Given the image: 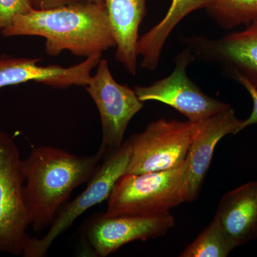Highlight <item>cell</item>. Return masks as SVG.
<instances>
[{
  "label": "cell",
  "instance_id": "cell-13",
  "mask_svg": "<svg viewBox=\"0 0 257 257\" xmlns=\"http://www.w3.org/2000/svg\"><path fill=\"white\" fill-rule=\"evenodd\" d=\"M215 217L236 247L257 239V181L226 192Z\"/></svg>",
  "mask_w": 257,
  "mask_h": 257
},
{
  "label": "cell",
  "instance_id": "cell-17",
  "mask_svg": "<svg viewBox=\"0 0 257 257\" xmlns=\"http://www.w3.org/2000/svg\"><path fill=\"white\" fill-rule=\"evenodd\" d=\"M205 8L226 30L248 26L257 20V0H208Z\"/></svg>",
  "mask_w": 257,
  "mask_h": 257
},
{
  "label": "cell",
  "instance_id": "cell-16",
  "mask_svg": "<svg viewBox=\"0 0 257 257\" xmlns=\"http://www.w3.org/2000/svg\"><path fill=\"white\" fill-rule=\"evenodd\" d=\"M236 246L215 216L207 228L188 245L181 257H226Z\"/></svg>",
  "mask_w": 257,
  "mask_h": 257
},
{
  "label": "cell",
  "instance_id": "cell-8",
  "mask_svg": "<svg viewBox=\"0 0 257 257\" xmlns=\"http://www.w3.org/2000/svg\"><path fill=\"white\" fill-rule=\"evenodd\" d=\"M192 59L187 49L175 59V68L168 77L147 87H135L139 99L164 103L192 122L204 121L230 107L227 103L207 95L187 77L186 69Z\"/></svg>",
  "mask_w": 257,
  "mask_h": 257
},
{
  "label": "cell",
  "instance_id": "cell-12",
  "mask_svg": "<svg viewBox=\"0 0 257 257\" xmlns=\"http://www.w3.org/2000/svg\"><path fill=\"white\" fill-rule=\"evenodd\" d=\"M241 121L231 106L219 114L199 122L187 157L188 202H192L199 196L216 145L226 135H237Z\"/></svg>",
  "mask_w": 257,
  "mask_h": 257
},
{
  "label": "cell",
  "instance_id": "cell-2",
  "mask_svg": "<svg viewBox=\"0 0 257 257\" xmlns=\"http://www.w3.org/2000/svg\"><path fill=\"white\" fill-rule=\"evenodd\" d=\"M101 160L98 152L80 156L54 147L40 146L22 161L24 199L35 231L50 226L74 189L92 178Z\"/></svg>",
  "mask_w": 257,
  "mask_h": 257
},
{
  "label": "cell",
  "instance_id": "cell-7",
  "mask_svg": "<svg viewBox=\"0 0 257 257\" xmlns=\"http://www.w3.org/2000/svg\"><path fill=\"white\" fill-rule=\"evenodd\" d=\"M84 87L100 116L102 138L98 153L104 159L122 145L128 125L143 109L144 102L135 89L115 80L107 61L102 59Z\"/></svg>",
  "mask_w": 257,
  "mask_h": 257
},
{
  "label": "cell",
  "instance_id": "cell-5",
  "mask_svg": "<svg viewBox=\"0 0 257 257\" xmlns=\"http://www.w3.org/2000/svg\"><path fill=\"white\" fill-rule=\"evenodd\" d=\"M199 122L160 119L130 137L131 157L126 174L172 170L185 162Z\"/></svg>",
  "mask_w": 257,
  "mask_h": 257
},
{
  "label": "cell",
  "instance_id": "cell-19",
  "mask_svg": "<svg viewBox=\"0 0 257 257\" xmlns=\"http://www.w3.org/2000/svg\"><path fill=\"white\" fill-rule=\"evenodd\" d=\"M233 77L248 91V94L251 96L253 101V108L251 114L248 116L247 119L241 120V124H240L237 130L238 134L244 130L245 128L251 126V125L257 124V89L249 81L242 77V76L236 74Z\"/></svg>",
  "mask_w": 257,
  "mask_h": 257
},
{
  "label": "cell",
  "instance_id": "cell-21",
  "mask_svg": "<svg viewBox=\"0 0 257 257\" xmlns=\"http://www.w3.org/2000/svg\"><path fill=\"white\" fill-rule=\"evenodd\" d=\"M86 1L89 2V3H105V0H86Z\"/></svg>",
  "mask_w": 257,
  "mask_h": 257
},
{
  "label": "cell",
  "instance_id": "cell-14",
  "mask_svg": "<svg viewBox=\"0 0 257 257\" xmlns=\"http://www.w3.org/2000/svg\"><path fill=\"white\" fill-rule=\"evenodd\" d=\"M147 0H105L108 20L116 43V60L128 73L138 72L139 30L146 14Z\"/></svg>",
  "mask_w": 257,
  "mask_h": 257
},
{
  "label": "cell",
  "instance_id": "cell-15",
  "mask_svg": "<svg viewBox=\"0 0 257 257\" xmlns=\"http://www.w3.org/2000/svg\"><path fill=\"white\" fill-rule=\"evenodd\" d=\"M207 3L208 0H172L165 18L139 39L140 66L148 70H155L166 42L175 27L192 12L205 8Z\"/></svg>",
  "mask_w": 257,
  "mask_h": 257
},
{
  "label": "cell",
  "instance_id": "cell-6",
  "mask_svg": "<svg viewBox=\"0 0 257 257\" xmlns=\"http://www.w3.org/2000/svg\"><path fill=\"white\" fill-rule=\"evenodd\" d=\"M18 147L0 130V253L23 255L30 225Z\"/></svg>",
  "mask_w": 257,
  "mask_h": 257
},
{
  "label": "cell",
  "instance_id": "cell-3",
  "mask_svg": "<svg viewBox=\"0 0 257 257\" xmlns=\"http://www.w3.org/2000/svg\"><path fill=\"white\" fill-rule=\"evenodd\" d=\"M188 162L172 170L125 174L107 199V215H155L188 202Z\"/></svg>",
  "mask_w": 257,
  "mask_h": 257
},
{
  "label": "cell",
  "instance_id": "cell-18",
  "mask_svg": "<svg viewBox=\"0 0 257 257\" xmlns=\"http://www.w3.org/2000/svg\"><path fill=\"white\" fill-rule=\"evenodd\" d=\"M34 10L30 0H0V39L5 29L9 28L17 15Z\"/></svg>",
  "mask_w": 257,
  "mask_h": 257
},
{
  "label": "cell",
  "instance_id": "cell-10",
  "mask_svg": "<svg viewBox=\"0 0 257 257\" xmlns=\"http://www.w3.org/2000/svg\"><path fill=\"white\" fill-rule=\"evenodd\" d=\"M101 57V54H96L76 65L63 67L57 64L40 65V58L3 56L0 57V89L30 82L60 89L86 87L92 77V69L98 65Z\"/></svg>",
  "mask_w": 257,
  "mask_h": 257
},
{
  "label": "cell",
  "instance_id": "cell-20",
  "mask_svg": "<svg viewBox=\"0 0 257 257\" xmlns=\"http://www.w3.org/2000/svg\"><path fill=\"white\" fill-rule=\"evenodd\" d=\"M35 10H46L65 5L77 4L86 0H30Z\"/></svg>",
  "mask_w": 257,
  "mask_h": 257
},
{
  "label": "cell",
  "instance_id": "cell-11",
  "mask_svg": "<svg viewBox=\"0 0 257 257\" xmlns=\"http://www.w3.org/2000/svg\"><path fill=\"white\" fill-rule=\"evenodd\" d=\"M190 40L199 57L216 62L231 76H242L257 89V20L219 40Z\"/></svg>",
  "mask_w": 257,
  "mask_h": 257
},
{
  "label": "cell",
  "instance_id": "cell-4",
  "mask_svg": "<svg viewBox=\"0 0 257 257\" xmlns=\"http://www.w3.org/2000/svg\"><path fill=\"white\" fill-rule=\"evenodd\" d=\"M130 157L131 146L126 140L119 148L104 157L102 164L99 165L88 182L86 189L72 202L61 208L46 234L40 239L28 236L23 256H46L55 240L69 229L77 218L96 204L108 199L118 179L126 174Z\"/></svg>",
  "mask_w": 257,
  "mask_h": 257
},
{
  "label": "cell",
  "instance_id": "cell-1",
  "mask_svg": "<svg viewBox=\"0 0 257 257\" xmlns=\"http://www.w3.org/2000/svg\"><path fill=\"white\" fill-rule=\"evenodd\" d=\"M5 37L37 36L45 39L47 55L68 50L89 57L116 47L105 3L89 2L46 10H32L15 17Z\"/></svg>",
  "mask_w": 257,
  "mask_h": 257
},
{
  "label": "cell",
  "instance_id": "cell-9",
  "mask_svg": "<svg viewBox=\"0 0 257 257\" xmlns=\"http://www.w3.org/2000/svg\"><path fill=\"white\" fill-rule=\"evenodd\" d=\"M170 212L155 215H107L90 218L84 226V237L96 256H109L126 243L164 236L174 226Z\"/></svg>",
  "mask_w": 257,
  "mask_h": 257
}]
</instances>
